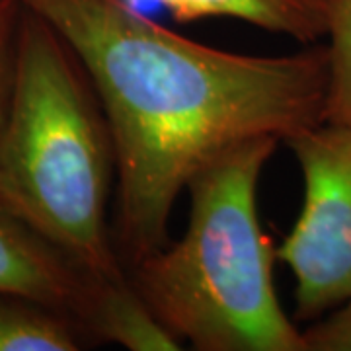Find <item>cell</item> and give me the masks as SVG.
<instances>
[{
  "label": "cell",
  "mask_w": 351,
  "mask_h": 351,
  "mask_svg": "<svg viewBox=\"0 0 351 351\" xmlns=\"http://www.w3.org/2000/svg\"><path fill=\"white\" fill-rule=\"evenodd\" d=\"M328 94L324 121L351 127V0H328Z\"/></svg>",
  "instance_id": "cell-9"
},
{
  "label": "cell",
  "mask_w": 351,
  "mask_h": 351,
  "mask_svg": "<svg viewBox=\"0 0 351 351\" xmlns=\"http://www.w3.org/2000/svg\"><path fill=\"white\" fill-rule=\"evenodd\" d=\"M75 51L117 154L113 242L125 267L168 244L174 205L203 166L244 141L324 123L328 51L240 55L178 36L127 0H18Z\"/></svg>",
  "instance_id": "cell-1"
},
{
  "label": "cell",
  "mask_w": 351,
  "mask_h": 351,
  "mask_svg": "<svg viewBox=\"0 0 351 351\" xmlns=\"http://www.w3.org/2000/svg\"><path fill=\"white\" fill-rule=\"evenodd\" d=\"M86 336L75 318L0 293V351H76Z\"/></svg>",
  "instance_id": "cell-8"
},
{
  "label": "cell",
  "mask_w": 351,
  "mask_h": 351,
  "mask_svg": "<svg viewBox=\"0 0 351 351\" xmlns=\"http://www.w3.org/2000/svg\"><path fill=\"white\" fill-rule=\"evenodd\" d=\"M20 18L22 4L18 0H0V129L12 94Z\"/></svg>",
  "instance_id": "cell-10"
},
{
  "label": "cell",
  "mask_w": 351,
  "mask_h": 351,
  "mask_svg": "<svg viewBox=\"0 0 351 351\" xmlns=\"http://www.w3.org/2000/svg\"><path fill=\"white\" fill-rule=\"evenodd\" d=\"M279 141H244L189 180V223L172 246L127 271L154 316L201 351H306L274 287L271 239L258 182Z\"/></svg>",
  "instance_id": "cell-3"
},
{
  "label": "cell",
  "mask_w": 351,
  "mask_h": 351,
  "mask_svg": "<svg viewBox=\"0 0 351 351\" xmlns=\"http://www.w3.org/2000/svg\"><path fill=\"white\" fill-rule=\"evenodd\" d=\"M84 330L88 336L131 351H176L184 348L138 295L129 274L123 277H96Z\"/></svg>",
  "instance_id": "cell-6"
},
{
  "label": "cell",
  "mask_w": 351,
  "mask_h": 351,
  "mask_svg": "<svg viewBox=\"0 0 351 351\" xmlns=\"http://www.w3.org/2000/svg\"><path fill=\"white\" fill-rule=\"evenodd\" d=\"M285 143L304 197L276 254L295 279V316L316 320L351 299V127L324 121Z\"/></svg>",
  "instance_id": "cell-4"
},
{
  "label": "cell",
  "mask_w": 351,
  "mask_h": 351,
  "mask_svg": "<svg viewBox=\"0 0 351 351\" xmlns=\"http://www.w3.org/2000/svg\"><path fill=\"white\" fill-rule=\"evenodd\" d=\"M306 351H351V299L302 330Z\"/></svg>",
  "instance_id": "cell-11"
},
{
  "label": "cell",
  "mask_w": 351,
  "mask_h": 351,
  "mask_svg": "<svg viewBox=\"0 0 351 351\" xmlns=\"http://www.w3.org/2000/svg\"><path fill=\"white\" fill-rule=\"evenodd\" d=\"M178 22L237 18L265 32L314 43L328 32V0H154Z\"/></svg>",
  "instance_id": "cell-7"
},
{
  "label": "cell",
  "mask_w": 351,
  "mask_h": 351,
  "mask_svg": "<svg viewBox=\"0 0 351 351\" xmlns=\"http://www.w3.org/2000/svg\"><path fill=\"white\" fill-rule=\"evenodd\" d=\"M94 283L96 277L0 203V293L55 308L84 330Z\"/></svg>",
  "instance_id": "cell-5"
},
{
  "label": "cell",
  "mask_w": 351,
  "mask_h": 351,
  "mask_svg": "<svg viewBox=\"0 0 351 351\" xmlns=\"http://www.w3.org/2000/svg\"><path fill=\"white\" fill-rule=\"evenodd\" d=\"M117 154L75 51L22 6L12 94L0 129V203L92 277L127 276L108 207Z\"/></svg>",
  "instance_id": "cell-2"
}]
</instances>
